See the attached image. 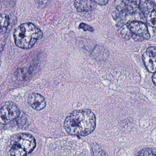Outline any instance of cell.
<instances>
[{
	"mask_svg": "<svg viewBox=\"0 0 156 156\" xmlns=\"http://www.w3.org/2000/svg\"><path fill=\"white\" fill-rule=\"evenodd\" d=\"M15 44L23 49L31 48L43 37V33L33 23H26L15 29L13 33Z\"/></svg>",
	"mask_w": 156,
	"mask_h": 156,
	"instance_id": "7a4b0ae2",
	"label": "cell"
},
{
	"mask_svg": "<svg viewBox=\"0 0 156 156\" xmlns=\"http://www.w3.org/2000/svg\"><path fill=\"white\" fill-rule=\"evenodd\" d=\"M28 103L32 108L38 111L43 109L46 106L45 98L41 95L37 93H32L29 95Z\"/></svg>",
	"mask_w": 156,
	"mask_h": 156,
	"instance_id": "ba28073f",
	"label": "cell"
},
{
	"mask_svg": "<svg viewBox=\"0 0 156 156\" xmlns=\"http://www.w3.org/2000/svg\"><path fill=\"white\" fill-rule=\"evenodd\" d=\"M20 109L14 103L6 102L2 105L0 111V122L2 125H7L19 117Z\"/></svg>",
	"mask_w": 156,
	"mask_h": 156,
	"instance_id": "277c9868",
	"label": "cell"
},
{
	"mask_svg": "<svg viewBox=\"0 0 156 156\" xmlns=\"http://www.w3.org/2000/svg\"><path fill=\"white\" fill-rule=\"evenodd\" d=\"M64 126L66 132L70 135L85 136L94 130L95 116L89 109L74 110L66 118Z\"/></svg>",
	"mask_w": 156,
	"mask_h": 156,
	"instance_id": "6da1fadb",
	"label": "cell"
},
{
	"mask_svg": "<svg viewBox=\"0 0 156 156\" xmlns=\"http://www.w3.org/2000/svg\"><path fill=\"white\" fill-rule=\"evenodd\" d=\"M119 32L125 40H128L132 37V33L130 32L127 24L122 25L120 27Z\"/></svg>",
	"mask_w": 156,
	"mask_h": 156,
	"instance_id": "8fae6325",
	"label": "cell"
},
{
	"mask_svg": "<svg viewBox=\"0 0 156 156\" xmlns=\"http://www.w3.org/2000/svg\"><path fill=\"white\" fill-rule=\"evenodd\" d=\"M93 156H106L105 151L98 144H94L92 146Z\"/></svg>",
	"mask_w": 156,
	"mask_h": 156,
	"instance_id": "4fadbf2b",
	"label": "cell"
},
{
	"mask_svg": "<svg viewBox=\"0 0 156 156\" xmlns=\"http://www.w3.org/2000/svg\"><path fill=\"white\" fill-rule=\"evenodd\" d=\"M152 82L156 86V72L153 74V76L152 77Z\"/></svg>",
	"mask_w": 156,
	"mask_h": 156,
	"instance_id": "2e32d148",
	"label": "cell"
},
{
	"mask_svg": "<svg viewBox=\"0 0 156 156\" xmlns=\"http://www.w3.org/2000/svg\"><path fill=\"white\" fill-rule=\"evenodd\" d=\"M94 1H79L74 2V6L78 12H88L94 9L95 7Z\"/></svg>",
	"mask_w": 156,
	"mask_h": 156,
	"instance_id": "9c48e42d",
	"label": "cell"
},
{
	"mask_svg": "<svg viewBox=\"0 0 156 156\" xmlns=\"http://www.w3.org/2000/svg\"><path fill=\"white\" fill-rule=\"evenodd\" d=\"M36 146V140L32 135L21 133L12 138L9 151L12 156H27L34 150Z\"/></svg>",
	"mask_w": 156,
	"mask_h": 156,
	"instance_id": "3957f363",
	"label": "cell"
},
{
	"mask_svg": "<svg viewBox=\"0 0 156 156\" xmlns=\"http://www.w3.org/2000/svg\"><path fill=\"white\" fill-rule=\"evenodd\" d=\"M79 29H83L85 31H88L93 32L94 31L93 27L86 24V23H80V25H79Z\"/></svg>",
	"mask_w": 156,
	"mask_h": 156,
	"instance_id": "5bb4252c",
	"label": "cell"
},
{
	"mask_svg": "<svg viewBox=\"0 0 156 156\" xmlns=\"http://www.w3.org/2000/svg\"><path fill=\"white\" fill-rule=\"evenodd\" d=\"M1 34L6 33L9 25V17L6 14H2L1 15Z\"/></svg>",
	"mask_w": 156,
	"mask_h": 156,
	"instance_id": "30bf717a",
	"label": "cell"
},
{
	"mask_svg": "<svg viewBox=\"0 0 156 156\" xmlns=\"http://www.w3.org/2000/svg\"><path fill=\"white\" fill-rule=\"evenodd\" d=\"M137 156H156V149L146 148L141 150L139 152Z\"/></svg>",
	"mask_w": 156,
	"mask_h": 156,
	"instance_id": "7c38bea8",
	"label": "cell"
},
{
	"mask_svg": "<svg viewBox=\"0 0 156 156\" xmlns=\"http://www.w3.org/2000/svg\"><path fill=\"white\" fill-rule=\"evenodd\" d=\"M142 60L149 72L151 73H156V47H148L142 55Z\"/></svg>",
	"mask_w": 156,
	"mask_h": 156,
	"instance_id": "52a82bcc",
	"label": "cell"
},
{
	"mask_svg": "<svg viewBox=\"0 0 156 156\" xmlns=\"http://www.w3.org/2000/svg\"><path fill=\"white\" fill-rule=\"evenodd\" d=\"M139 9L144 15L147 23L151 27L156 28V5L151 1H140Z\"/></svg>",
	"mask_w": 156,
	"mask_h": 156,
	"instance_id": "5b68a950",
	"label": "cell"
},
{
	"mask_svg": "<svg viewBox=\"0 0 156 156\" xmlns=\"http://www.w3.org/2000/svg\"><path fill=\"white\" fill-rule=\"evenodd\" d=\"M132 33L131 38L137 41H142L150 38L147 26L144 23L138 21L131 22L127 24Z\"/></svg>",
	"mask_w": 156,
	"mask_h": 156,
	"instance_id": "8992f818",
	"label": "cell"
},
{
	"mask_svg": "<svg viewBox=\"0 0 156 156\" xmlns=\"http://www.w3.org/2000/svg\"><path fill=\"white\" fill-rule=\"evenodd\" d=\"M96 4L99 5H105L108 2V1H94Z\"/></svg>",
	"mask_w": 156,
	"mask_h": 156,
	"instance_id": "9a60e30c",
	"label": "cell"
}]
</instances>
